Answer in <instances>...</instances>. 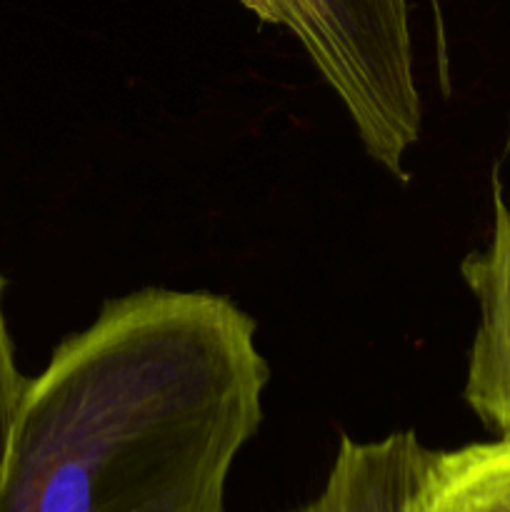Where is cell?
<instances>
[{"label":"cell","mask_w":510,"mask_h":512,"mask_svg":"<svg viewBox=\"0 0 510 512\" xmlns=\"http://www.w3.org/2000/svg\"><path fill=\"white\" fill-rule=\"evenodd\" d=\"M270 370L223 295L108 300L28 380L0 463V512H225Z\"/></svg>","instance_id":"6da1fadb"},{"label":"cell","mask_w":510,"mask_h":512,"mask_svg":"<svg viewBox=\"0 0 510 512\" xmlns=\"http://www.w3.org/2000/svg\"><path fill=\"white\" fill-rule=\"evenodd\" d=\"M493 210L488 245L460 265L480 305L463 398L480 423L500 440H510V205L498 178L493 180Z\"/></svg>","instance_id":"3957f363"},{"label":"cell","mask_w":510,"mask_h":512,"mask_svg":"<svg viewBox=\"0 0 510 512\" xmlns=\"http://www.w3.org/2000/svg\"><path fill=\"white\" fill-rule=\"evenodd\" d=\"M263 23L290 30L335 90L365 150L405 180L423 105L415 83L408 0H240Z\"/></svg>","instance_id":"7a4b0ae2"},{"label":"cell","mask_w":510,"mask_h":512,"mask_svg":"<svg viewBox=\"0 0 510 512\" xmlns=\"http://www.w3.org/2000/svg\"><path fill=\"white\" fill-rule=\"evenodd\" d=\"M28 380L20 375L15 365L13 343H10L8 328L3 315V278H0V463H3L5 448H8L10 428H13L15 413H18L20 398Z\"/></svg>","instance_id":"8992f818"},{"label":"cell","mask_w":510,"mask_h":512,"mask_svg":"<svg viewBox=\"0 0 510 512\" xmlns=\"http://www.w3.org/2000/svg\"><path fill=\"white\" fill-rule=\"evenodd\" d=\"M430 455L413 430L368 443L343 438L323 490L295 512H410Z\"/></svg>","instance_id":"277c9868"},{"label":"cell","mask_w":510,"mask_h":512,"mask_svg":"<svg viewBox=\"0 0 510 512\" xmlns=\"http://www.w3.org/2000/svg\"><path fill=\"white\" fill-rule=\"evenodd\" d=\"M410 512H510V440L433 450Z\"/></svg>","instance_id":"5b68a950"}]
</instances>
